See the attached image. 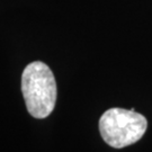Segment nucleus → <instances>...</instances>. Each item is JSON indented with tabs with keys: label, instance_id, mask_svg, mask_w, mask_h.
<instances>
[{
	"label": "nucleus",
	"instance_id": "2",
	"mask_svg": "<svg viewBox=\"0 0 152 152\" xmlns=\"http://www.w3.org/2000/svg\"><path fill=\"white\" fill-rule=\"evenodd\" d=\"M148 127V121L134 109L110 108L99 120L103 140L115 149L129 147L141 140Z\"/></svg>",
	"mask_w": 152,
	"mask_h": 152
},
{
	"label": "nucleus",
	"instance_id": "1",
	"mask_svg": "<svg viewBox=\"0 0 152 152\" xmlns=\"http://www.w3.org/2000/svg\"><path fill=\"white\" fill-rule=\"evenodd\" d=\"M22 92L28 113L35 118H45L54 109L56 102V82L48 65L35 61L24 69Z\"/></svg>",
	"mask_w": 152,
	"mask_h": 152
}]
</instances>
